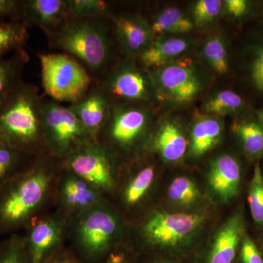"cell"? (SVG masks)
<instances>
[{
  "label": "cell",
  "mask_w": 263,
  "mask_h": 263,
  "mask_svg": "<svg viewBox=\"0 0 263 263\" xmlns=\"http://www.w3.org/2000/svg\"><path fill=\"white\" fill-rule=\"evenodd\" d=\"M188 146L189 142L182 129L174 122L162 124L152 141L154 149L162 160L171 163L182 160Z\"/></svg>",
  "instance_id": "cell-20"
},
{
  "label": "cell",
  "mask_w": 263,
  "mask_h": 263,
  "mask_svg": "<svg viewBox=\"0 0 263 263\" xmlns=\"http://www.w3.org/2000/svg\"><path fill=\"white\" fill-rule=\"evenodd\" d=\"M222 125L215 118L199 119L192 128L189 142L190 152L194 157H200L210 152L220 141Z\"/></svg>",
  "instance_id": "cell-22"
},
{
  "label": "cell",
  "mask_w": 263,
  "mask_h": 263,
  "mask_svg": "<svg viewBox=\"0 0 263 263\" xmlns=\"http://www.w3.org/2000/svg\"><path fill=\"white\" fill-rule=\"evenodd\" d=\"M46 263H84L81 260L68 246L59 251Z\"/></svg>",
  "instance_id": "cell-37"
},
{
  "label": "cell",
  "mask_w": 263,
  "mask_h": 263,
  "mask_svg": "<svg viewBox=\"0 0 263 263\" xmlns=\"http://www.w3.org/2000/svg\"><path fill=\"white\" fill-rule=\"evenodd\" d=\"M146 263H174L168 262V261L161 260V259H152V260L148 261Z\"/></svg>",
  "instance_id": "cell-42"
},
{
  "label": "cell",
  "mask_w": 263,
  "mask_h": 263,
  "mask_svg": "<svg viewBox=\"0 0 263 263\" xmlns=\"http://www.w3.org/2000/svg\"><path fill=\"white\" fill-rule=\"evenodd\" d=\"M125 245L114 250L102 263H133L130 256L125 250Z\"/></svg>",
  "instance_id": "cell-40"
},
{
  "label": "cell",
  "mask_w": 263,
  "mask_h": 263,
  "mask_svg": "<svg viewBox=\"0 0 263 263\" xmlns=\"http://www.w3.org/2000/svg\"><path fill=\"white\" fill-rule=\"evenodd\" d=\"M109 200L79 176L61 166L54 188L53 208L69 219Z\"/></svg>",
  "instance_id": "cell-12"
},
{
  "label": "cell",
  "mask_w": 263,
  "mask_h": 263,
  "mask_svg": "<svg viewBox=\"0 0 263 263\" xmlns=\"http://www.w3.org/2000/svg\"><path fill=\"white\" fill-rule=\"evenodd\" d=\"M22 1L0 0V18H22Z\"/></svg>",
  "instance_id": "cell-36"
},
{
  "label": "cell",
  "mask_w": 263,
  "mask_h": 263,
  "mask_svg": "<svg viewBox=\"0 0 263 263\" xmlns=\"http://www.w3.org/2000/svg\"><path fill=\"white\" fill-rule=\"evenodd\" d=\"M41 102L37 88L21 81L0 107V141L32 157L48 155Z\"/></svg>",
  "instance_id": "cell-3"
},
{
  "label": "cell",
  "mask_w": 263,
  "mask_h": 263,
  "mask_svg": "<svg viewBox=\"0 0 263 263\" xmlns=\"http://www.w3.org/2000/svg\"><path fill=\"white\" fill-rule=\"evenodd\" d=\"M243 103L240 95L230 90H224L208 100L205 110L208 113L214 114L234 113L241 109Z\"/></svg>",
  "instance_id": "cell-30"
},
{
  "label": "cell",
  "mask_w": 263,
  "mask_h": 263,
  "mask_svg": "<svg viewBox=\"0 0 263 263\" xmlns=\"http://www.w3.org/2000/svg\"><path fill=\"white\" fill-rule=\"evenodd\" d=\"M190 45L186 40L177 37L152 40L150 44L140 53V60L146 67H163L183 54Z\"/></svg>",
  "instance_id": "cell-21"
},
{
  "label": "cell",
  "mask_w": 263,
  "mask_h": 263,
  "mask_svg": "<svg viewBox=\"0 0 263 263\" xmlns=\"http://www.w3.org/2000/svg\"><path fill=\"white\" fill-rule=\"evenodd\" d=\"M28 61V55L23 48L0 59V107L10 91L22 81L24 69Z\"/></svg>",
  "instance_id": "cell-23"
},
{
  "label": "cell",
  "mask_w": 263,
  "mask_h": 263,
  "mask_svg": "<svg viewBox=\"0 0 263 263\" xmlns=\"http://www.w3.org/2000/svg\"><path fill=\"white\" fill-rule=\"evenodd\" d=\"M28 39L27 26L13 21L0 23V59L23 48Z\"/></svg>",
  "instance_id": "cell-28"
},
{
  "label": "cell",
  "mask_w": 263,
  "mask_h": 263,
  "mask_svg": "<svg viewBox=\"0 0 263 263\" xmlns=\"http://www.w3.org/2000/svg\"><path fill=\"white\" fill-rule=\"evenodd\" d=\"M224 4L228 13L234 17L242 16L248 9L249 3L245 0H227Z\"/></svg>",
  "instance_id": "cell-38"
},
{
  "label": "cell",
  "mask_w": 263,
  "mask_h": 263,
  "mask_svg": "<svg viewBox=\"0 0 263 263\" xmlns=\"http://www.w3.org/2000/svg\"><path fill=\"white\" fill-rule=\"evenodd\" d=\"M51 37L57 48L80 60L91 71L100 72L108 65L110 37L100 18L70 16Z\"/></svg>",
  "instance_id": "cell-5"
},
{
  "label": "cell",
  "mask_w": 263,
  "mask_h": 263,
  "mask_svg": "<svg viewBox=\"0 0 263 263\" xmlns=\"http://www.w3.org/2000/svg\"><path fill=\"white\" fill-rule=\"evenodd\" d=\"M262 176H263V173H262Z\"/></svg>",
  "instance_id": "cell-44"
},
{
  "label": "cell",
  "mask_w": 263,
  "mask_h": 263,
  "mask_svg": "<svg viewBox=\"0 0 263 263\" xmlns=\"http://www.w3.org/2000/svg\"><path fill=\"white\" fill-rule=\"evenodd\" d=\"M0 263H29L22 234L13 233L0 241Z\"/></svg>",
  "instance_id": "cell-31"
},
{
  "label": "cell",
  "mask_w": 263,
  "mask_h": 263,
  "mask_svg": "<svg viewBox=\"0 0 263 263\" xmlns=\"http://www.w3.org/2000/svg\"><path fill=\"white\" fill-rule=\"evenodd\" d=\"M262 249H263V238H262Z\"/></svg>",
  "instance_id": "cell-43"
},
{
  "label": "cell",
  "mask_w": 263,
  "mask_h": 263,
  "mask_svg": "<svg viewBox=\"0 0 263 263\" xmlns=\"http://www.w3.org/2000/svg\"><path fill=\"white\" fill-rule=\"evenodd\" d=\"M60 168L61 162L49 155L34 157L0 190V235L18 233L53 208Z\"/></svg>",
  "instance_id": "cell-1"
},
{
  "label": "cell",
  "mask_w": 263,
  "mask_h": 263,
  "mask_svg": "<svg viewBox=\"0 0 263 263\" xmlns=\"http://www.w3.org/2000/svg\"><path fill=\"white\" fill-rule=\"evenodd\" d=\"M68 170L110 198L113 194L124 164L98 141L85 143L60 161Z\"/></svg>",
  "instance_id": "cell-8"
},
{
  "label": "cell",
  "mask_w": 263,
  "mask_h": 263,
  "mask_svg": "<svg viewBox=\"0 0 263 263\" xmlns=\"http://www.w3.org/2000/svg\"><path fill=\"white\" fill-rule=\"evenodd\" d=\"M34 157L0 141V190L25 168Z\"/></svg>",
  "instance_id": "cell-26"
},
{
  "label": "cell",
  "mask_w": 263,
  "mask_h": 263,
  "mask_svg": "<svg viewBox=\"0 0 263 263\" xmlns=\"http://www.w3.org/2000/svg\"><path fill=\"white\" fill-rule=\"evenodd\" d=\"M257 117H258V122L259 125L261 126V127L263 129V109L262 110H259L258 112V114H257Z\"/></svg>",
  "instance_id": "cell-41"
},
{
  "label": "cell",
  "mask_w": 263,
  "mask_h": 263,
  "mask_svg": "<svg viewBox=\"0 0 263 263\" xmlns=\"http://www.w3.org/2000/svg\"><path fill=\"white\" fill-rule=\"evenodd\" d=\"M202 53L209 65L216 72L224 74L228 70V58L226 44L221 38L211 37L202 48Z\"/></svg>",
  "instance_id": "cell-32"
},
{
  "label": "cell",
  "mask_w": 263,
  "mask_h": 263,
  "mask_svg": "<svg viewBox=\"0 0 263 263\" xmlns=\"http://www.w3.org/2000/svg\"><path fill=\"white\" fill-rule=\"evenodd\" d=\"M43 87L48 96L71 105L90 90L91 79L80 62L64 53H40Z\"/></svg>",
  "instance_id": "cell-9"
},
{
  "label": "cell",
  "mask_w": 263,
  "mask_h": 263,
  "mask_svg": "<svg viewBox=\"0 0 263 263\" xmlns=\"http://www.w3.org/2000/svg\"><path fill=\"white\" fill-rule=\"evenodd\" d=\"M222 6L220 0H200L193 9L194 18L197 24L210 23L219 15Z\"/></svg>",
  "instance_id": "cell-34"
},
{
  "label": "cell",
  "mask_w": 263,
  "mask_h": 263,
  "mask_svg": "<svg viewBox=\"0 0 263 263\" xmlns=\"http://www.w3.org/2000/svg\"><path fill=\"white\" fill-rule=\"evenodd\" d=\"M240 258L242 263H263L262 254L254 240L247 235L240 243Z\"/></svg>",
  "instance_id": "cell-35"
},
{
  "label": "cell",
  "mask_w": 263,
  "mask_h": 263,
  "mask_svg": "<svg viewBox=\"0 0 263 263\" xmlns=\"http://www.w3.org/2000/svg\"><path fill=\"white\" fill-rule=\"evenodd\" d=\"M167 198L175 206L184 209L183 212H192L201 202L202 194L195 180L181 176L170 183Z\"/></svg>",
  "instance_id": "cell-24"
},
{
  "label": "cell",
  "mask_w": 263,
  "mask_h": 263,
  "mask_svg": "<svg viewBox=\"0 0 263 263\" xmlns=\"http://www.w3.org/2000/svg\"><path fill=\"white\" fill-rule=\"evenodd\" d=\"M155 79L160 89L177 103L191 101L201 90V84L195 71L183 64L161 67L156 71Z\"/></svg>",
  "instance_id": "cell-14"
},
{
  "label": "cell",
  "mask_w": 263,
  "mask_h": 263,
  "mask_svg": "<svg viewBox=\"0 0 263 263\" xmlns=\"http://www.w3.org/2000/svg\"><path fill=\"white\" fill-rule=\"evenodd\" d=\"M114 24L121 46L127 54L141 53L152 41L151 24L141 16L122 15L115 18Z\"/></svg>",
  "instance_id": "cell-19"
},
{
  "label": "cell",
  "mask_w": 263,
  "mask_h": 263,
  "mask_svg": "<svg viewBox=\"0 0 263 263\" xmlns=\"http://www.w3.org/2000/svg\"><path fill=\"white\" fill-rule=\"evenodd\" d=\"M150 116L146 109L133 105H111L106 124L97 141L123 164L139 158L149 135Z\"/></svg>",
  "instance_id": "cell-6"
},
{
  "label": "cell",
  "mask_w": 263,
  "mask_h": 263,
  "mask_svg": "<svg viewBox=\"0 0 263 263\" xmlns=\"http://www.w3.org/2000/svg\"><path fill=\"white\" fill-rule=\"evenodd\" d=\"M247 200L254 222L263 227V176L259 163L254 165L253 176L249 183Z\"/></svg>",
  "instance_id": "cell-29"
},
{
  "label": "cell",
  "mask_w": 263,
  "mask_h": 263,
  "mask_svg": "<svg viewBox=\"0 0 263 263\" xmlns=\"http://www.w3.org/2000/svg\"><path fill=\"white\" fill-rule=\"evenodd\" d=\"M245 226L241 212L230 216L213 238L205 263H233L246 235Z\"/></svg>",
  "instance_id": "cell-16"
},
{
  "label": "cell",
  "mask_w": 263,
  "mask_h": 263,
  "mask_svg": "<svg viewBox=\"0 0 263 263\" xmlns=\"http://www.w3.org/2000/svg\"><path fill=\"white\" fill-rule=\"evenodd\" d=\"M70 221L52 208L24 228L22 237L29 263H46L67 245Z\"/></svg>",
  "instance_id": "cell-11"
},
{
  "label": "cell",
  "mask_w": 263,
  "mask_h": 263,
  "mask_svg": "<svg viewBox=\"0 0 263 263\" xmlns=\"http://www.w3.org/2000/svg\"><path fill=\"white\" fill-rule=\"evenodd\" d=\"M205 222V214L201 212L152 210L131 228L130 237L135 236L145 249H181L196 238Z\"/></svg>",
  "instance_id": "cell-4"
},
{
  "label": "cell",
  "mask_w": 263,
  "mask_h": 263,
  "mask_svg": "<svg viewBox=\"0 0 263 263\" xmlns=\"http://www.w3.org/2000/svg\"><path fill=\"white\" fill-rule=\"evenodd\" d=\"M70 17L67 0H28L22 2V18L26 26L35 25L52 37Z\"/></svg>",
  "instance_id": "cell-17"
},
{
  "label": "cell",
  "mask_w": 263,
  "mask_h": 263,
  "mask_svg": "<svg viewBox=\"0 0 263 263\" xmlns=\"http://www.w3.org/2000/svg\"><path fill=\"white\" fill-rule=\"evenodd\" d=\"M43 139L47 153L61 161L79 147L95 141L69 107L52 99L41 102Z\"/></svg>",
  "instance_id": "cell-10"
},
{
  "label": "cell",
  "mask_w": 263,
  "mask_h": 263,
  "mask_svg": "<svg viewBox=\"0 0 263 263\" xmlns=\"http://www.w3.org/2000/svg\"><path fill=\"white\" fill-rule=\"evenodd\" d=\"M101 89L109 98L127 101H144L150 98L152 87L144 72L131 64L119 66L107 78Z\"/></svg>",
  "instance_id": "cell-13"
},
{
  "label": "cell",
  "mask_w": 263,
  "mask_h": 263,
  "mask_svg": "<svg viewBox=\"0 0 263 263\" xmlns=\"http://www.w3.org/2000/svg\"><path fill=\"white\" fill-rule=\"evenodd\" d=\"M252 78L257 88L263 91V48L254 60L252 67Z\"/></svg>",
  "instance_id": "cell-39"
},
{
  "label": "cell",
  "mask_w": 263,
  "mask_h": 263,
  "mask_svg": "<svg viewBox=\"0 0 263 263\" xmlns=\"http://www.w3.org/2000/svg\"><path fill=\"white\" fill-rule=\"evenodd\" d=\"M241 169L238 161L230 155H221L211 162L207 183L218 201L228 203L239 193Z\"/></svg>",
  "instance_id": "cell-15"
},
{
  "label": "cell",
  "mask_w": 263,
  "mask_h": 263,
  "mask_svg": "<svg viewBox=\"0 0 263 263\" xmlns=\"http://www.w3.org/2000/svg\"><path fill=\"white\" fill-rule=\"evenodd\" d=\"M131 228L109 200L72 218L67 246L84 263H102L126 245Z\"/></svg>",
  "instance_id": "cell-2"
},
{
  "label": "cell",
  "mask_w": 263,
  "mask_h": 263,
  "mask_svg": "<svg viewBox=\"0 0 263 263\" xmlns=\"http://www.w3.org/2000/svg\"><path fill=\"white\" fill-rule=\"evenodd\" d=\"M151 27L153 35L181 34L190 32L193 28V24L178 8H168L156 15Z\"/></svg>",
  "instance_id": "cell-25"
},
{
  "label": "cell",
  "mask_w": 263,
  "mask_h": 263,
  "mask_svg": "<svg viewBox=\"0 0 263 263\" xmlns=\"http://www.w3.org/2000/svg\"><path fill=\"white\" fill-rule=\"evenodd\" d=\"M234 132L245 153L252 159L263 156V129L257 122L247 121L235 124Z\"/></svg>",
  "instance_id": "cell-27"
},
{
  "label": "cell",
  "mask_w": 263,
  "mask_h": 263,
  "mask_svg": "<svg viewBox=\"0 0 263 263\" xmlns=\"http://www.w3.org/2000/svg\"><path fill=\"white\" fill-rule=\"evenodd\" d=\"M70 16L79 18H100L108 13V3L102 0H67Z\"/></svg>",
  "instance_id": "cell-33"
},
{
  "label": "cell",
  "mask_w": 263,
  "mask_h": 263,
  "mask_svg": "<svg viewBox=\"0 0 263 263\" xmlns=\"http://www.w3.org/2000/svg\"><path fill=\"white\" fill-rule=\"evenodd\" d=\"M124 164L109 201L130 228L148 214V207L157 181V169L138 159Z\"/></svg>",
  "instance_id": "cell-7"
},
{
  "label": "cell",
  "mask_w": 263,
  "mask_h": 263,
  "mask_svg": "<svg viewBox=\"0 0 263 263\" xmlns=\"http://www.w3.org/2000/svg\"><path fill=\"white\" fill-rule=\"evenodd\" d=\"M90 136L97 141L110 114L111 101L101 88L89 90L84 98L69 106Z\"/></svg>",
  "instance_id": "cell-18"
}]
</instances>
